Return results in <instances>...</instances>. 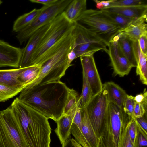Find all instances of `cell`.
<instances>
[{
    "label": "cell",
    "instance_id": "cell-1",
    "mask_svg": "<svg viewBox=\"0 0 147 147\" xmlns=\"http://www.w3.org/2000/svg\"><path fill=\"white\" fill-rule=\"evenodd\" d=\"M69 88L61 81L27 86L18 98L47 119L55 122L63 114Z\"/></svg>",
    "mask_w": 147,
    "mask_h": 147
},
{
    "label": "cell",
    "instance_id": "cell-2",
    "mask_svg": "<svg viewBox=\"0 0 147 147\" xmlns=\"http://www.w3.org/2000/svg\"><path fill=\"white\" fill-rule=\"evenodd\" d=\"M10 106L29 147H50L51 129L48 119L18 97Z\"/></svg>",
    "mask_w": 147,
    "mask_h": 147
},
{
    "label": "cell",
    "instance_id": "cell-3",
    "mask_svg": "<svg viewBox=\"0 0 147 147\" xmlns=\"http://www.w3.org/2000/svg\"><path fill=\"white\" fill-rule=\"evenodd\" d=\"M74 43L72 31L65 37L51 53L47 60L41 65L37 78L27 86H32L60 81L66 70L70 67L68 63L67 56L72 49Z\"/></svg>",
    "mask_w": 147,
    "mask_h": 147
},
{
    "label": "cell",
    "instance_id": "cell-4",
    "mask_svg": "<svg viewBox=\"0 0 147 147\" xmlns=\"http://www.w3.org/2000/svg\"><path fill=\"white\" fill-rule=\"evenodd\" d=\"M75 22L69 21L63 12L56 17L34 52L31 66H41L45 63L61 40L74 28Z\"/></svg>",
    "mask_w": 147,
    "mask_h": 147
},
{
    "label": "cell",
    "instance_id": "cell-5",
    "mask_svg": "<svg viewBox=\"0 0 147 147\" xmlns=\"http://www.w3.org/2000/svg\"><path fill=\"white\" fill-rule=\"evenodd\" d=\"M131 118L124 112L123 108L109 103L108 115L100 131L99 147H118L121 137Z\"/></svg>",
    "mask_w": 147,
    "mask_h": 147
},
{
    "label": "cell",
    "instance_id": "cell-6",
    "mask_svg": "<svg viewBox=\"0 0 147 147\" xmlns=\"http://www.w3.org/2000/svg\"><path fill=\"white\" fill-rule=\"evenodd\" d=\"M76 22L108 44L118 34L120 30L100 10L86 9Z\"/></svg>",
    "mask_w": 147,
    "mask_h": 147
},
{
    "label": "cell",
    "instance_id": "cell-7",
    "mask_svg": "<svg viewBox=\"0 0 147 147\" xmlns=\"http://www.w3.org/2000/svg\"><path fill=\"white\" fill-rule=\"evenodd\" d=\"M0 147H29L10 106L0 111Z\"/></svg>",
    "mask_w": 147,
    "mask_h": 147
},
{
    "label": "cell",
    "instance_id": "cell-8",
    "mask_svg": "<svg viewBox=\"0 0 147 147\" xmlns=\"http://www.w3.org/2000/svg\"><path fill=\"white\" fill-rule=\"evenodd\" d=\"M72 34L74 39L72 49L76 53V58L94 55L101 50L107 53L108 44L77 22H75Z\"/></svg>",
    "mask_w": 147,
    "mask_h": 147
},
{
    "label": "cell",
    "instance_id": "cell-9",
    "mask_svg": "<svg viewBox=\"0 0 147 147\" xmlns=\"http://www.w3.org/2000/svg\"><path fill=\"white\" fill-rule=\"evenodd\" d=\"M72 0H58L49 6H44L41 12L28 25L18 32L16 38L20 44L27 41L37 30L50 24L63 13Z\"/></svg>",
    "mask_w": 147,
    "mask_h": 147
},
{
    "label": "cell",
    "instance_id": "cell-10",
    "mask_svg": "<svg viewBox=\"0 0 147 147\" xmlns=\"http://www.w3.org/2000/svg\"><path fill=\"white\" fill-rule=\"evenodd\" d=\"M107 94L106 90L103 85L102 90L92 96L85 107L89 119L99 138L102 123L108 113L109 103Z\"/></svg>",
    "mask_w": 147,
    "mask_h": 147
},
{
    "label": "cell",
    "instance_id": "cell-11",
    "mask_svg": "<svg viewBox=\"0 0 147 147\" xmlns=\"http://www.w3.org/2000/svg\"><path fill=\"white\" fill-rule=\"evenodd\" d=\"M108 47L107 53L113 70V75L122 77L128 75L133 67L122 51L115 36L109 43Z\"/></svg>",
    "mask_w": 147,
    "mask_h": 147
},
{
    "label": "cell",
    "instance_id": "cell-12",
    "mask_svg": "<svg viewBox=\"0 0 147 147\" xmlns=\"http://www.w3.org/2000/svg\"><path fill=\"white\" fill-rule=\"evenodd\" d=\"M83 71L90 84L92 96L102 90L103 84L95 63L94 55L80 57Z\"/></svg>",
    "mask_w": 147,
    "mask_h": 147
},
{
    "label": "cell",
    "instance_id": "cell-13",
    "mask_svg": "<svg viewBox=\"0 0 147 147\" xmlns=\"http://www.w3.org/2000/svg\"><path fill=\"white\" fill-rule=\"evenodd\" d=\"M81 133L76 140L83 147H99L100 140L89 119L86 107H82Z\"/></svg>",
    "mask_w": 147,
    "mask_h": 147
},
{
    "label": "cell",
    "instance_id": "cell-14",
    "mask_svg": "<svg viewBox=\"0 0 147 147\" xmlns=\"http://www.w3.org/2000/svg\"><path fill=\"white\" fill-rule=\"evenodd\" d=\"M50 24L44 26L35 32L29 38L26 46L22 49L18 68L31 66L32 55L47 32Z\"/></svg>",
    "mask_w": 147,
    "mask_h": 147
},
{
    "label": "cell",
    "instance_id": "cell-15",
    "mask_svg": "<svg viewBox=\"0 0 147 147\" xmlns=\"http://www.w3.org/2000/svg\"><path fill=\"white\" fill-rule=\"evenodd\" d=\"M22 49L0 39V67L18 68Z\"/></svg>",
    "mask_w": 147,
    "mask_h": 147
},
{
    "label": "cell",
    "instance_id": "cell-16",
    "mask_svg": "<svg viewBox=\"0 0 147 147\" xmlns=\"http://www.w3.org/2000/svg\"><path fill=\"white\" fill-rule=\"evenodd\" d=\"M147 14L134 19L125 28L119 33L132 40H138L141 36L147 34Z\"/></svg>",
    "mask_w": 147,
    "mask_h": 147
},
{
    "label": "cell",
    "instance_id": "cell-17",
    "mask_svg": "<svg viewBox=\"0 0 147 147\" xmlns=\"http://www.w3.org/2000/svg\"><path fill=\"white\" fill-rule=\"evenodd\" d=\"M103 85L107 92V98L109 103H113L123 108V102L127 95L125 90L112 81L105 82Z\"/></svg>",
    "mask_w": 147,
    "mask_h": 147
},
{
    "label": "cell",
    "instance_id": "cell-18",
    "mask_svg": "<svg viewBox=\"0 0 147 147\" xmlns=\"http://www.w3.org/2000/svg\"><path fill=\"white\" fill-rule=\"evenodd\" d=\"M133 41V47L136 59L137 66L136 74L139 77L142 83L145 85L147 84V55L143 53L139 47L138 40Z\"/></svg>",
    "mask_w": 147,
    "mask_h": 147
},
{
    "label": "cell",
    "instance_id": "cell-19",
    "mask_svg": "<svg viewBox=\"0 0 147 147\" xmlns=\"http://www.w3.org/2000/svg\"><path fill=\"white\" fill-rule=\"evenodd\" d=\"M26 67L0 69V84L15 88H23L25 86L18 80V77Z\"/></svg>",
    "mask_w": 147,
    "mask_h": 147
},
{
    "label": "cell",
    "instance_id": "cell-20",
    "mask_svg": "<svg viewBox=\"0 0 147 147\" xmlns=\"http://www.w3.org/2000/svg\"><path fill=\"white\" fill-rule=\"evenodd\" d=\"M55 122L57 127L55 131L62 146L70 137L73 120L69 115L63 114Z\"/></svg>",
    "mask_w": 147,
    "mask_h": 147
},
{
    "label": "cell",
    "instance_id": "cell-21",
    "mask_svg": "<svg viewBox=\"0 0 147 147\" xmlns=\"http://www.w3.org/2000/svg\"><path fill=\"white\" fill-rule=\"evenodd\" d=\"M100 10L115 13L127 17L135 18L147 14V6L110 7Z\"/></svg>",
    "mask_w": 147,
    "mask_h": 147
},
{
    "label": "cell",
    "instance_id": "cell-22",
    "mask_svg": "<svg viewBox=\"0 0 147 147\" xmlns=\"http://www.w3.org/2000/svg\"><path fill=\"white\" fill-rule=\"evenodd\" d=\"M115 37L122 51L133 67H136L137 63L134 51L133 40L127 36L119 33Z\"/></svg>",
    "mask_w": 147,
    "mask_h": 147
},
{
    "label": "cell",
    "instance_id": "cell-23",
    "mask_svg": "<svg viewBox=\"0 0 147 147\" xmlns=\"http://www.w3.org/2000/svg\"><path fill=\"white\" fill-rule=\"evenodd\" d=\"M86 9V0H72L63 13L69 21L75 22Z\"/></svg>",
    "mask_w": 147,
    "mask_h": 147
},
{
    "label": "cell",
    "instance_id": "cell-24",
    "mask_svg": "<svg viewBox=\"0 0 147 147\" xmlns=\"http://www.w3.org/2000/svg\"><path fill=\"white\" fill-rule=\"evenodd\" d=\"M42 7L35 8L30 12L19 17L14 21L13 27V31L18 32L30 24L41 12Z\"/></svg>",
    "mask_w": 147,
    "mask_h": 147
},
{
    "label": "cell",
    "instance_id": "cell-25",
    "mask_svg": "<svg viewBox=\"0 0 147 147\" xmlns=\"http://www.w3.org/2000/svg\"><path fill=\"white\" fill-rule=\"evenodd\" d=\"M41 65H34L26 67L18 76V80L25 86L36 79L39 74Z\"/></svg>",
    "mask_w": 147,
    "mask_h": 147
},
{
    "label": "cell",
    "instance_id": "cell-26",
    "mask_svg": "<svg viewBox=\"0 0 147 147\" xmlns=\"http://www.w3.org/2000/svg\"><path fill=\"white\" fill-rule=\"evenodd\" d=\"M101 10L109 19L119 27L120 30L126 27L135 19L127 17L115 13Z\"/></svg>",
    "mask_w": 147,
    "mask_h": 147
},
{
    "label": "cell",
    "instance_id": "cell-27",
    "mask_svg": "<svg viewBox=\"0 0 147 147\" xmlns=\"http://www.w3.org/2000/svg\"><path fill=\"white\" fill-rule=\"evenodd\" d=\"M137 6H147V1L145 0H107L106 6L103 9L110 7Z\"/></svg>",
    "mask_w": 147,
    "mask_h": 147
},
{
    "label": "cell",
    "instance_id": "cell-28",
    "mask_svg": "<svg viewBox=\"0 0 147 147\" xmlns=\"http://www.w3.org/2000/svg\"><path fill=\"white\" fill-rule=\"evenodd\" d=\"M82 88L80 96L81 99V107H85L88 103L92 95L91 87L84 71H82Z\"/></svg>",
    "mask_w": 147,
    "mask_h": 147
},
{
    "label": "cell",
    "instance_id": "cell-29",
    "mask_svg": "<svg viewBox=\"0 0 147 147\" xmlns=\"http://www.w3.org/2000/svg\"><path fill=\"white\" fill-rule=\"evenodd\" d=\"M81 99L77 92L73 88H69L63 114H67L73 109L78 105Z\"/></svg>",
    "mask_w": 147,
    "mask_h": 147
},
{
    "label": "cell",
    "instance_id": "cell-30",
    "mask_svg": "<svg viewBox=\"0 0 147 147\" xmlns=\"http://www.w3.org/2000/svg\"><path fill=\"white\" fill-rule=\"evenodd\" d=\"M23 88H15L0 84V102H5L17 95Z\"/></svg>",
    "mask_w": 147,
    "mask_h": 147
},
{
    "label": "cell",
    "instance_id": "cell-31",
    "mask_svg": "<svg viewBox=\"0 0 147 147\" xmlns=\"http://www.w3.org/2000/svg\"><path fill=\"white\" fill-rule=\"evenodd\" d=\"M136 103L134 96L127 94L123 104V109L124 112L131 118L133 117V112Z\"/></svg>",
    "mask_w": 147,
    "mask_h": 147
},
{
    "label": "cell",
    "instance_id": "cell-32",
    "mask_svg": "<svg viewBox=\"0 0 147 147\" xmlns=\"http://www.w3.org/2000/svg\"><path fill=\"white\" fill-rule=\"evenodd\" d=\"M118 147H137V146L132 142L130 137L127 124L121 137Z\"/></svg>",
    "mask_w": 147,
    "mask_h": 147
},
{
    "label": "cell",
    "instance_id": "cell-33",
    "mask_svg": "<svg viewBox=\"0 0 147 147\" xmlns=\"http://www.w3.org/2000/svg\"><path fill=\"white\" fill-rule=\"evenodd\" d=\"M144 115L141 117L134 118L139 131L147 137V123Z\"/></svg>",
    "mask_w": 147,
    "mask_h": 147
},
{
    "label": "cell",
    "instance_id": "cell-34",
    "mask_svg": "<svg viewBox=\"0 0 147 147\" xmlns=\"http://www.w3.org/2000/svg\"><path fill=\"white\" fill-rule=\"evenodd\" d=\"M147 106L141 103H136L133 112L132 118H138L146 113Z\"/></svg>",
    "mask_w": 147,
    "mask_h": 147
},
{
    "label": "cell",
    "instance_id": "cell-35",
    "mask_svg": "<svg viewBox=\"0 0 147 147\" xmlns=\"http://www.w3.org/2000/svg\"><path fill=\"white\" fill-rule=\"evenodd\" d=\"M138 42L141 51L147 55V34L141 36L138 40Z\"/></svg>",
    "mask_w": 147,
    "mask_h": 147
},
{
    "label": "cell",
    "instance_id": "cell-36",
    "mask_svg": "<svg viewBox=\"0 0 147 147\" xmlns=\"http://www.w3.org/2000/svg\"><path fill=\"white\" fill-rule=\"evenodd\" d=\"M136 102L141 103L147 106V92L145 89L143 93L137 95L134 97Z\"/></svg>",
    "mask_w": 147,
    "mask_h": 147
},
{
    "label": "cell",
    "instance_id": "cell-37",
    "mask_svg": "<svg viewBox=\"0 0 147 147\" xmlns=\"http://www.w3.org/2000/svg\"><path fill=\"white\" fill-rule=\"evenodd\" d=\"M147 147V137L144 136L139 131L137 142V147Z\"/></svg>",
    "mask_w": 147,
    "mask_h": 147
},
{
    "label": "cell",
    "instance_id": "cell-38",
    "mask_svg": "<svg viewBox=\"0 0 147 147\" xmlns=\"http://www.w3.org/2000/svg\"><path fill=\"white\" fill-rule=\"evenodd\" d=\"M62 147H83L73 138H69L62 145Z\"/></svg>",
    "mask_w": 147,
    "mask_h": 147
},
{
    "label": "cell",
    "instance_id": "cell-39",
    "mask_svg": "<svg viewBox=\"0 0 147 147\" xmlns=\"http://www.w3.org/2000/svg\"><path fill=\"white\" fill-rule=\"evenodd\" d=\"M58 0H30L31 2L43 4L44 6H49L52 5Z\"/></svg>",
    "mask_w": 147,
    "mask_h": 147
},
{
    "label": "cell",
    "instance_id": "cell-40",
    "mask_svg": "<svg viewBox=\"0 0 147 147\" xmlns=\"http://www.w3.org/2000/svg\"><path fill=\"white\" fill-rule=\"evenodd\" d=\"M68 63V65L71 66L73 65L71 64L72 61L76 58L75 52L72 49L68 53L67 55Z\"/></svg>",
    "mask_w": 147,
    "mask_h": 147
},
{
    "label": "cell",
    "instance_id": "cell-41",
    "mask_svg": "<svg viewBox=\"0 0 147 147\" xmlns=\"http://www.w3.org/2000/svg\"><path fill=\"white\" fill-rule=\"evenodd\" d=\"M2 1L1 0H0V6L1 5V4L2 3Z\"/></svg>",
    "mask_w": 147,
    "mask_h": 147
}]
</instances>
